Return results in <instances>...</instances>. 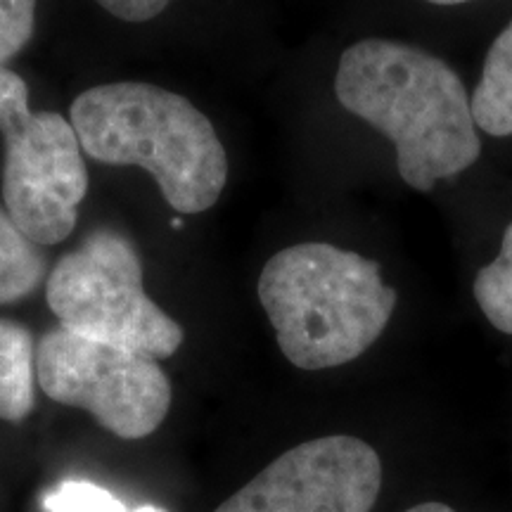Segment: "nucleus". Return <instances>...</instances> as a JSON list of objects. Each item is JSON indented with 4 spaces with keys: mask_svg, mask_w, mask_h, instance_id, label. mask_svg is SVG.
<instances>
[{
    "mask_svg": "<svg viewBox=\"0 0 512 512\" xmlns=\"http://www.w3.org/2000/svg\"><path fill=\"white\" fill-rule=\"evenodd\" d=\"M46 299L62 328L152 358L174 356L185 339L181 325L145 292L136 245L114 228L93 230L57 261Z\"/></svg>",
    "mask_w": 512,
    "mask_h": 512,
    "instance_id": "obj_4",
    "label": "nucleus"
},
{
    "mask_svg": "<svg viewBox=\"0 0 512 512\" xmlns=\"http://www.w3.org/2000/svg\"><path fill=\"white\" fill-rule=\"evenodd\" d=\"M46 280V254L0 207V306L34 294Z\"/></svg>",
    "mask_w": 512,
    "mask_h": 512,
    "instance_id": "obj_10",
    "label": "nucleus"
},
{
    "mask_svg": "<svg viewBox=\"0 0 512 512\" xmlns=\"http://www.w3.org/2000/svg\"><path fill=\"white\" fill-rule=\"evenodd\" d=\"M46 512H164L155 505L126 508L117 496L86 479H64L43 496Z\"/></svg>",
    "mask_w": 512,
    "mask_h": 512,
    "instance_id": "obj_12",
    "label": "nucleus"
},
{
    "mask_svg": "<svg viewBox=\"0 0 512 512\" xmlns=\"http://www.w3.org/2000/svg\"><path fill=\"white\" fill-rule=\"evenodd\" d=\"M335 95L344 110L392 140L399 176L415 190L463 174L482 155L465 83L427 50L363 38L339 57Z\"/></svg>",
    "mask_w": 512,
    "mask_h": 512,
    "instance_id": "obj_1",
    "label": "nucleus"
},
{
    "mask_svg": "<svg viewBox=\"0 0 512 512\" xmlns=\"http://www.w3.org/2000/svg\"><path fill=\"white\" fill-rule=\"evenodd\" d=\"M0 136L5 209L36 245H60L76 228L88 192V169L72 119L31 110L22 76L0 67Z\"/></svg>",
    "mask_w": 512,
    "mask_h": 512,
    "instance_id": "obj_5",
    "label": "nucleus"
},
{
    "mask_svg": "<svg viewBox=\"0 0 512 512\" xmlns=\"http://www.w3.org/2000/svg\"><path fill=\"white\" fill-rule=\"evenodd\" d=\"M36 406V342L24 325L0 320V420L24 422Z\"/></svg>",
    "mask_w": 512,
    "mask_h": 512,
    "instance_id": "obj_8",
    "label": "nucleus"
},
{
    "mask_svg": "<svg viewBox=\"0 0 512 512\" xmlns=\"http://www.w3.org/2000/svg\"><path fill=\"white\" fill-rule=\"evenodd\" d=\"M472 294L486 320L496 330L512 335V223L503 233L501 252L475 275Z\"/></svg>",
    "mask_w": 512,
    "mask_h": 512,
    "instance_id": "obj_11",
    "label": "nucleus"
},
{
    "mask_svg": "<svg viewBox=\"0 0 512 512\" xmlns=\"http://www.w3.org/2000/svg\"><path fill=\"white\" fill-rule=\"evenodd\" d=\"M470 100L479 131L494 138L512 136V22L491 43Z\"/></svg>",
    "mask_w": 512,
    "mask_h": 512,
    "instance_id": "obj_9",
    "label": "nucleus"
},
{
    "mask_svg": "<svg viewBox=\"0 0 512 512\" xmlns=\"http://www.w3.org/2000/svg\"><path fill=\"white\" fill-rule=\"evenodd\" d=\"M382 489V460L351 434L290 448L214 512H370Z\"/></svg>",
    "mask_w": 512,
    "mask_h": 512,
    "instance_id": "obj_7",
    "label": "nucleus"
},
{
    "mask_svg": "<svg viewBox=\"0 0 512 512\" xmlns=\"http://www.w3.org/2000/svg\"><path fill=\"white\" fill-rule=\"evenodd\" d=\"M38 0H0V67L22 53L36 29Z\"/></svg>",
    "mask_w": 512,
    "mask_h": 512,
    "instance_id": "obj_13",
    "label": "nucleus"
},
{
    "mask_svg": "<svg viewBox=\"0 0 512 512\" xmlns=\"http://www.w3.org/2000/svg\"><path fill=\"white\" fill-rule=\"evenodd\" d=\"M406 512H458L453 510L451 505H444V503H420V505H413V508H408Z\"/></svg>",
    "mask_w": 512,
    "mask_h": 512,
    "instance_id": "obj_15",
    "label": "nucleus"
},
{
    "mask_svg": "<svg viewBox=\"0 0 512 512\" xmlns=\"http://www.w3.org/2000/svg\"><path fill=\"white\" fill-rule=\"evenodd\" d=\"M72 126L95 162L140 166L178 214H202L228 183V155L204 112L145 81L93 86L72 102Z\"/></svg>",
    "mask_w": 512,
    "mask_h": 512,
    "instance_id": "obj_2",
    "label": "nucleus"
},
{
    "mask_svg": "<svg viewBox=\"0 0 512 512\" xmlns=\"http://www.w3.org/2000/svg\"><path fill=\"white\" fill-rule=\"evenodd\" d=\"M36 382L48 399L83 408L119 439H143L171 408L157 358L55 328L36 342Z\"/></svg>",
    "mask_w": 512,
    "mask_h": 512,
    "instance_id": "obj_6",
    "label": "nucleus"
},
{
    "mask_svg": "<svg viewBox=\"0 0 512 512\" xmlns=\"http://www.w3.org/2000/svg\"><path fill=\"white\" fill-rule=\"evenodd\" d=\"M95 3L121 22L143 24L162 15L171 0H95Z\"/></svg>",
    "mask_w": 512,
    "mask_h": 512,
    "instance_id": "obj_14",
    "label": "nucleus"
},
{
    "mask_svg": "<svg viewBox=\"0 0 512 512\" xmlns=\"http://www.w3.org/2000/svg\"><path fill=\"white\" fill-rule=\"evenodd\" d=\"M259 302L292 366H347L380 339L396 309V290L380 264L328 242L280 249L259 275Z\"/></svg>",
    "mask_w": 512,
    "mask_h": 512,
    "instance_id": "obj_3",
    "label": "nucleus"
},
{
    "mask_svg": "<svg viewBox=\"0 0 512 512\" xmlns=\"http://www.w3.org/2000/svg\"><path fill=\"white\" fill-rule=\"evenodd\" d=\"M427 3H434V5H460V3H470V0H427Z\"/></svg>",
    "mask_w": 512,
    "mask_h": 512,
    "instance_id": "obj_16",
    "label": "nucleus"
}]
</instances>
